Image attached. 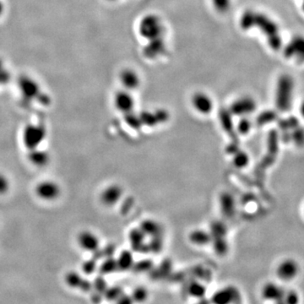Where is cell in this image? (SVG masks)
<instances>
[{
  "instance_id": "cell-1",
  "label": "cell",
  "mask_w": 304,
  "mask_h": 304,
  "mask_svg": "<svg viewBox=\"0 0 304 304\" xmlns=\"http://www.w3.org/2000/svg\"><path fill=\"white\" fill-rule=\"evenodd\" d=\"M294 90V81L288 74H282L279 77L275 103L279 112H286L290 110L292 103V95Z\"/></svg>"
},
{
  "instance_id": "cell-2",
  "label": "cell",
  "mask_w": 304,
  "mask_h": 304,
  "mask_svg": "<svg viewBox=\"0 0 304 304\" xmlns=\"http://www.w3.org/2000/svg\"><path fill=\"white\" fill-rule=\"evenodd\" d=\"M47 137V129L40 125H26L22 132V143L27 151L41 147Z\"/></svg>"
},
{
  "instance_id": "cell-3",
  "label": "cell",
  "mask_w": 304,
  "mask_h": 304,
  "mask_svg": "<svg viewBox=\"0 0 304 304\" xmlns=\"http://www.w3.org/2000/svg\"><path fill=\"white\" fill-rule=\"evenodd\" d=\"M140 34L147 40L161 37L163 34V26L161 19L156 15H147L141 19L139 26Z\"/></svg>"
},
{
  "instance_id": "cell-4",
  "label": "cell",
  "mask_w": 304,
  "mask_h": 304,
  "mask_svg": "<svg viewBox=\"0 0 304 304\" xmlns=\"http://www.w3.org/2000/svg\"><path fill=\"white\" fill-rule=\"evenodd\" d=\"M279 136L278 132L275 129H272L269 132L268 139H267V151L266 157L263 158L258 167H256V172L258 175H261L265 173L268 167H270L275 162L276 157L278 155L279 151Z\"/></svg>"
},
{
  "instance_id": "cell-5",
  "label": "cell",
  "mask_w": 304,
  "mask_h": 304,
  "mask_svg": "<svg viewBox=\"0 0 304 304\" xmlns=\"http://www.w3.org/2000/svg\"><path fill=\"white\" fill-rule=\"evenodd\" d=\"M35 195L39 199L45 202H54L61 196L62 189L58 182L54 180L40 181L35 186Z\"/></svg>"
},
{
  "instance_id": "cell-6",
  "label": "cell",
  "mask_w": 304,
  "mask_h": 304,
  "mask_svg": "<svg viewBox=\"0 0 304 304\" xmlns=\"http://www.w3.org/2000/svg\"><path fill=\"white\" fill-rule=\"evenodd\" d=\"M76 241L80 250L87 253H96L101 248L99 237L92 231H81L77 235Z\"/></svg>"
},
{
  "instance_id": "cell-7",
  "label": "cell",
  "mask_w": 304,
  "mask_h": 304,
  "mask_svg": "<svg viewBox=\"0 0 304 304\" xmlns=\"http://www.w3.org/2000/svg\"><path fill=\"white\" fill-rule=\"evenodd\" d=\"M256 107L255 100L250 96H243L232 103L229 111L232 116L243 117L253 113Z\"/></svg>"
},
{
  "instance_id": "cell-8",
  "label": "cell",
  "mask_w": 304,
  "mask_h": 304,
  "mask_svg": "<svg viewBox=\"0 0 304 304\" xmlns=\"http://www.w3.org/2000/svg\"><path fill=\"white\" fill-rule=\"evenodd\" d=\"M254 27L259 28L263 32V34L266 35V38H269L273 36L280 34L278 25L265 14L255 12Z\"/></svg>"
},
{
  "instance_id": "cell-9",
  "label": "cell",
  "mask_w": 304,
  "mask_h": 304,
  "mask_svg": "<svg viewBox=\"0 0 304 304\" xmlns=\"http://www.w3.org/2000/svg\"><path fill=\"white\" fill-rule=\"evenodd\" d=\"M124 191L119 184H110L103 189L100 195V200L107 207H112L122 199Z\"/></svg>"
},
{
  "instance_id": "cell-10",
  "label": "cell",
  "mask_w": 304,
  "mask_h": 304,
  "mask_svg": "<svg viewBox=\"0 0 304 304\" xmlns=\"http://www.w3.org/2000/svg\"><path fill=\"white\" fill-rule=\"evenodd\" d=\"M19 91L25 99L31 101L41 95L38 84L28 76H21L18 80Z\"/></svg>"
},
{
  "instance_id": "cell-11",
  "label": "cell",
  "mask_w": 304,
  "mask_h": 304,
  "mask_svg": "<svg viewBox=\"0 0 304 304\" xmlns=\"http://www.w3.org/2000/svg\"><path fill=\"white\" fill-rule=\"evenodd\" d=\"M240 294L234 286H227L215 291L212 298V303L215 304H228L240 302Z\"/></svg>"
},
{
  "instance_id": "cell-12",
  "label": "cell",
  "mask_w": 304,
  "mask_h": 304,
  "mask_svg": "<svg viewBox=\"0 0 304 304\" xmlns=\"http://www.w3.org/2000/svg\"><path fill=\"white\" fill-rule=\"evenodd\" d=\"M64 282L71 288L80 289L82 291H91L92 282L82 277V275L77 271H69L64 276Z\"/></svg>"
},
{
  "instance_id": "cell-13",
  "label": "cell",
  "mask_w": 304,
  "mask_h": 304,
  "mask_svg": "<svg viewBox=\"0 0 304 304\" xmlns=\"http://www.w3.org/2000/svg\"><path fill=\"white\" fill-rule=\"evenodd\" d=\"M298 265L293 259H285L279 265L276 269V275L279 279L284 282H290L298 274Z\"/></svg>"
},
{
  "instance_id": "cell-14",
  "label": "cell",
  "mask_w": 304,
  "mask_h": 304,
  "mask_svg": "<svg viewBox=\"0 0 304 304\" xmlns=\"http://www.w3.org/2000/svg\"><path fill=\"white\" fill-rule=\"evenodd\" d=\"M218 116H219V121H220L222 129L228 134V136L232 140V141L238 142L237 134L235 125H234L233 119H232L233 116L231 113L229 109L223 108V107L220 109Z\"/></svg>"
},
{
  "instance_id": "cell-15",
  "label": "cell",
  "mask_w": 304,
  "mask_h": 304,
  "mask_svg": "<svg viewBox=\"0 0 304 304\" xmlns=\"http://www.w3.org/2000/svg\"><path fill=\"white\" fill-rule=\"evenodd\" d=\"M135 100L130 93L127 90H120L116 93L114 96V105L119 112L126 114L128 112H133L135 107Z\"/></svg>"
},
{
  "instance_id": "cell-16",
  "label": "cell",
  "mask_w": 304,
  "mask_h": 304,
  "mask_svg": "<svg viewBox=\"0 0 304 304\" xmlns=\"http://www.w3.org/2000/svg\"><path fill=\"white\" fill-rule=\"evenodd\" d=\"M192 105L196 111L203 114L207 115L213 110V101L211 96L203 92H196L192 97Z\"/></svg>"
},
{
  "instance_id": "cell-17",
  "label": "cell",
  "mask_w": 304,
  "mask_h": 304,
  "mask_svg": "<svg viewBox=\"0 0 304 304\" xmlns=\"http://www.w3.org/2000/svg\"><path fill=\"white\" fill-rule=\"evenodd\" d=\"M145 235L141 228H133L128 233V240L131 245L132 250L138 253H149V246L144 243Z\"/></svg>"
},
{
  "instance_id": "cell-18",
  "label": "cell",
  "mask_w": 304,
  "mask_h": 304,
  "mask_svg": "<svg viewBox=\"0 0 304 304\" xmlns=\"http://www.w3.org/2000/svg\"><path fill=\"white\" fill-rule=\"evenodd\" d=\"M220 211L224 217L230 219L236 214V200L229 192H222L219 197Z\"/></svg>"
},
{
  "instance_id": "cell-19",
  "label": "cell",
  "mask_w": 304,
  "mask_h": 304,
  "mask_svg": "<svg viewBox=\"0 0 304 304\" xmlns=\"http://www.w3.org/2000/svg\"><path fill=\"white\" fill-rule=\"evenodd\" d=\"M27 159L32 166L42 168V167H45L48 166L50 162L51 157H50V155L48 151L39 147L28 151Z\"/></svg>"
},
{
  "instance_id": "cell-20",
  "label": "cell",
  "mask_w": 304,
  "mask_h": 304,
  "mask_svg": "<svg viewBox=\"0 0 304 304\" xmlns=\"http://www.w3.org/2000/svg\"><path fill=\"white\" fill-rule=\"evenodd\" d=\"M285 291L283 289L276 285L275 283H267L263 286L261 295L262 298L267 301L276 302V303H283Z\"/></svg>"
},
{
  "instance_id": "cell-21",
  "label": "cell",
  "mask_w": 304,
  "mask_h": 304,
  "mask_svg": "<svg viewBox=\"0 0 304 304\" xmlns=\"http://www.w3.org/2000/svg\"><path fill=\"white\" fill-rule=\"evenodd\" d=\"M165 49L166 45L161 37L149 40L147 45L143 49V55L148 59H154L162 54Z\"/></svg>"
},
{
  "instance_id": "cell-22",
  "label": "cell",
  "mask_w": 304,
  "mask_h": 304,
  "mask_svg": "<svg viewBox=\"0 0 304 304\" xmlns=\"http://www.w3.org/2000/svg\"><path fill=\"white\" fill-rule=\"evenodd\" d=\"M119 80L125 90H133L137 89L141 85V79L137 73L131 69H125L119 74Z\"/></svg>"
},
{
  "instance_id": "cell-23",
  "label": "cell",
  "mask_w": 304,
  "mask_h": 304,
  "mask_svg": "<svg viewBox=\"0 0 304 304\" xmlns=\"http://www.w3.org/2000/svg\"><path fill=\"white\" fill-rule=\"evenodd\" d=\"M304 42L301 36H296L286 46L284 49V55L286 58H290L293 57H300L304 58Z\"/></svg>"
},
{
  "instance_id": "cell-24",
  "label": "cell",
  "mask_w": 304,
  "mask_h": 304,
  "mask_svg": "<svg viewBox=\"0 0 304 304\" xmlns=\"http://www.w3.org/2000/svg\"><path fill=\"white\" fill-rule=\"evenodd\" d=\"M189 240L196 246L205 247L212 242V236L208 231L196 229L189 233Z\"/></svg>"
},
{
  "instance_id": "cell-25",
  "label": "cell",
  "mask_w": 304,
  "mask_h": 304,
  "mask_svg": "<svg viewBox=\"0 0 304 304\" xmlns=\"http://www.w3.org/2000/svg\"><path fill=\"white\" fill-rule=\"evenodd\" d=\"M116 260L118 265V270H121V271H127L131 269L135 264L133 253L129 250L122 251Z\"/></svg>"
},
{
  "instance_id": "cell-26",
  "label": "cell",
  "mask_w": 304,
  "mask_h": 304,
  "mask_svg": "<svg viewBox=\"0 0 304 304\" xmlns=\"http://www.w3.org/2000/svg\"><path fill=\"white\" fill-rule=\"evenodd\" d=\"M139 228L144 232L145 236L150 237H155V236H160L162 235V231L160 224H158L157 221L151 220V219H146L143 221H141V225Z\"/></svg>"
},
{
  "instance_id": "cell-27",
  "label": "cell",
  "mask_w": 304,
  "mask_h": 304,
  "mask_svg": "<svg viewBox=\"0 0 304 304\" xmlns=\"http://www.w3.org/2000/svg\"><path fill=\"white\" fill-rule=\"evenodd\" d=\"M278 119V113L275 110L267 109L259 113L255 119V124L259 127L266 126V125L272 124L273 122L277 121Z\"/></svg>"
},
{
  "instance_id": "cell-28",
  "label": "cell",
  "mask_w": 304,
  "mask_h": 304,
  "mask_svg": "<svg viewBox=\"0 0 304 304\" xmlns=\"http://www.w3.org/2000/svg\"><path fill=\"white\" fill-rule=\"evenodd\" d=\"M212 248L215 253L218 256H225L229 251V244H228L227 237H214L212 238Z\"/></svg>"
},
{
  "instance_id": "cell-29",
  "label": "cell",
  "mask_w": 304,
  "mask_h": 304,
  "mask_svg": "<svg viewBox=\"0 0 304 304\" xmlns=\"http://www.w3.org/2000/svg\"><path fill=\"white\" fill-rule=\"evenodd\" d=\"M187 291H188V293L190 297L197 298V299H203L205 298L207 289H206V286L201 282L194 281V282L189 283Z\"/></svg>"
},
{
  "instance_id": "cell-30",
  "label": "cell",
  "mask_w": 304,
  "mask_h": 304,
  "mask_svg": "<svg viewBox=\"0 0 304 304\" xmlns=\"http://www.w3.org/2000/svg\"><path fill=\"white\" fill-rule=\"evenodd\" d=\"M100 273L102 275H110L118 270V265L116 258L113 256L105 257L102 264L98 266Z\"/></svg>"
},
{
  "instance_id": "cell-31",
  "label": "cell",
  "mask_w": 304,
  "mask_h": 304,
  "mask_svg": "<svg viewBox=\"0 0 304 304\" xmlns=\"http://www.w3.org/2000/svg\"><path fill=\"white\" fill-rule=\"evenodd\" d=\"M209 232L212 236V238L214 237H227L228 235V227L222 221H212L210 226Z\"/></svg>"
},
{
  "instance_id": "cell-32",
  "label": "cell",
  "mask_w": 304,
  "mask_h": 304,
  "mask_svg": "<svg viewBox=\"0 0 304 304\" xmlns=\"http://www.w3.org/2000/svg\"><path fill=\"white\" fill-rule=\"evenodd\" d=\"M250 162V157L249 154L245 151H238L232 155V164L237 169H243L249 166Z\"/></svg>"
},
{
  "instance_id": "cell-33",
  "label": "cell",
  "mask_w": 304,
  "mask_h": 304,
  "mask_svg": "<svg viewBox=\"0 0 304 304\" xmlns=\"http://www.w3.org/2000/svg\"><path fill=\"white\" fill-rule=\"evenodd\" d=\"M254 18H255V12L253 10H248L243 12L241 16L240 24L241 29L243 31H250L254 27Z\"/></svg>"
},
{
  "instance_id": "cell-34",
  "label": "cell",
  "mask_w": 304,
  "mask_h": 304,
  "mask_svg": "<svg viewBox=\"0 0 304 304\" xmlns=\"http://www.w3.org/2000/svg\"><path fill=\"white\" fill-rule=\"evenodd\" d=\"M277 122H278L279 128L283 132L293 130L294 128L299 126V120L294 116H291L286 119H280V120L277 119Z\"/></svg>"
},
{
  "instance_id": "cell-35",
  "label": "cell",
  "mask_w": 304,
  "mask_h": 304,
  "mask_svg": "<svg viewBox=\"0 0 304 304\" xmlns=\"http://www.w3.org/2000/svg\"><path fill=\"white\" fill-rule=\"evenodd\" d=\"M139 117L141 119V124L143 126L152 128V127H155V126L159 125L155 112L143 111L141 113H139Z\"/></svg>"
},
{
  "instance_id": "cell-36",
  "label": "cell",
  "mask_w": 304,
  "mask_h": 304,
  "mask_svg": "<svg viewBox=\"0 0 304 304\" xmlns=\"http://www.w3.org/2000/svg\"><path fill=\"white\" fill-rule=\"evenodd\" d=\"M252 121L247 118V116H243L241 118L237 125L235 126L236 132L237 135H247L250 134V132L252 129Z\"/></svg>"
},
{
  "instance_id": "cell-37",
  "label": "cell",
  "mask_w": 304,
  "mask_h": 304,
  "mask_svg": "<svg viewBox=\"0 0 304 304\" xmlns=\"http://www.w3.org/2000/svg\"><path fill=\"white\" fill-rule=\"evenodd\" d=\"M125 121L129 128H133L135 130H139L143 126L141 124V119L139 114L134 113L133 112H128L125 114Z\"/></svg>"
},
{
  "instance_id": "cell-38",
  "label": "cell",
  "mask_w": 304,
  "mask_h": 304,
  "mask_svg": "<svg viewBox=\"0 0 304 304\" xmlns=\"http://www.w3.org/2000/svg\"><path fill=\"white\" fill-rule=\"evenodd\" d=\"M154 268V263L151 259H143L135 262L132 269L139 273L151 272Z\"/></svg>"
},
{
  "instance_id": "cell-39",
  "label": "cell",
  "mask_w": 304,
  "mask_h": 304,
  "mask_svg": "<svg viewBox=\"0 0 304 304\" xmlns=\"http://www.w3.org/2000/svg\"><path fill=\"white\" fill-rule=\"evenodd\" d=\"M130 296L133 303H143L147 300L149 292L144 286H138L133 291Z\"/></svg>"
},
{
  "instance_id": "cell-40",
  "label": "cell",
  "mask_w": 304,
  "mask_h": 304,
  "mask_svg": "<svg viewBox=\"0 0 304 304\" xmlns=\"http://www.w3.org/2000/svg\"><path fill=\"white\" fill-rule=\"evenodd\" d=\"M150 252L154 253H158L162 250L163 247V241H162V235L155 236L151 237V242L148 243Z\"/></svg>"
},
{
  "instance_id": "cell-41",
  "label": "cell",
  "mask_w": 304,
  "mask_h": 304,
  "mask_svg": "<svg viewBox=\"0 0 304 304\" xmlns=\"http://www.w3.org/2000/svg\"><path fill=\"white\" fill-rule=\"evenodd\" d=\"M123 290L119 286H112V287H107L106 291H104L103 295L105 298L109 301H117L118 298L123 294Z\"/></svg>"
},
{
  "instance_id": "cell-42",
  "label": "cell",
  "mask_w": 304,
  "mask_h": 304,
  "mask_svg": "<svg viewBox=\"0 0 304 304\" xmlns=\"http://www.w3.org/2000/svg\"><path fill=\"white\" fill-rule=\"evenodd\" d=\"M291 141H293L295 144L298 146H302L304 144V129L300 126L291 130Z\"/></svg>"
},
{
  "instance_id": "cell-43",
  "label": "cell",
  "mask_w": 304,
  "mask_h": 304,
  "mask_svg": "<svg viewBox=\"0 0 304 304\" xmlns=\"http://www.w3.org/2000/svg\"><path fill=\"white\" fill-rule=\"evenodd\" d=\"M215 10L219 13H226L231 8V0H212Z\"/></svg>"
},
{
  "instance_id": "cell-44",
  "label": "cell",
  "mask_w": 304,
  "mask_h": 304,
  "mask_svg": "<svg viewBox=\"0 0 304 304\" xmlns=\"http://www.w3.org/2000/svg\"><path fill=\"white\" fill-rule=\"evenodd\" d=\"M98 269V266L96 264L95 259H87L82 265V270L86 275H91Z\"/></svg>"
},
{
  "instance_id": "cell-45",
  "label": "cell",
  "mask_w": 304,
  "mask_h": 304,
  "mask_svg": "<svg viewBox=\"0 0 304 304\" xmlns=\"http://www.w3.org/2000/svg\"><path fill=\"white\" fill-rule=\"evenodd\" d=\"M10 189V181L9 178L3 173H0V196H5Z\"/></svg>"
},
{
  "instance_id": "cell-46",
  "label": "cell",
  "mask_w": 304,
  "mask_h": 304,
  "mask_svg": "<svg viewBox=\"0 0 304 304\" xmlns=\"http://www.w3.org/2000/svg\"><path fill=\"white\" fill-rule=\"evenodd\" d=\"M92 288L97 292H101L102 294L104 293V291H106V289L107 288V286L106 281L104 280L103 276L96 279L95 282H92Z\"/></svg>"
},
{
  "instance_id": "cell-47",
  "label": "cell",
  "mask_w": 304,
  "mask_h": 304,
  "mask_svg": "<svg viewBox=\"0 0 304 304\" xmlns=\"http://www.w3.org/2000/svg\"><path fill=\"white\" fill-rule=\"evenodd\" d=\"M154 112L157 115V120H158L159 125L164 124V123L168 121V119H169V112H167L166 109L158 108L157 110H155Z\"/></svg>"
},
{
  "instance_id": "cell-48",
  "label": "cell",
  "mask_w": 304,
  "mask_h": 304,
  "mask_svg": "<svg viewBox=\"0 0 304 304\" xmlns=\"http://www.w3.org/2000/svg\"><path fill=\"white\" fill-rule=\"evenodd\" d=\"M299 301V298L297 292L291 291L284 294V298H283V303L288 304H297Z\"/></svg>"
},
{
  "instance_id": "cell-49",
  "label": "cell",
  "mask_w": 304,
  "mask_h": 304,
  "mask_svg": "<svg viewBox=\"0 0 304 304\" xmlns=\"http://www.w3.org/2000/svg\"><path fill=\"white\" fill-rule=\"evenodd\" d=\"M161 264L162 265L158 269V272H160L161 275H167L170 272V270L172 269V263L170 262V260H166Z\"/></svg>"
},
{
  "instance_id": "cell-50",
  "label": "cell",
  "mask_w": 304,
  "mask_h": 304,
  "mask_svg": "<svg viewBox=\"0 0 304 304\" xmlns=\"http://www.w3.org/2000/svg\"><path fill=\"white\" fill-rule=\"evenodd\" d=\"M238 150H240V148H239V145H238V142H236V141H232L230 144H228V146L226 147L227 153L228 155H231V156H232L233 154L236 153Z\"/></svg>"
},
{
  "instance_id": "cell-51",
  "label": "cell",
  "mask_w": 304,
  "mask_h": 304,
  "mask_svg": "<svg viewBox=\"0 0 304 304\" xmlns=\"http://www.w3.org/2000/svg\"><path fill=\"white\" fill-rule=\"evenodd\" d=\"M116 302L119 304H130L133 303V300H132L131 296H128L123 293Z\"/></svg>"
},
{
  "instance_id": "cell-52",
  "label": "cell",
  "mask_w": 304,
  "mask_h": 304,
  "mask_svg": "<svg viewBox=\"0 0 304 304\" xmlns=\"http://www.w3.org/2000/svg\"><path fill=\"white\" fill-rule=\"evenodd\" d=\"M8 80V73L3 70L2 64L0 63V84L4 83Z\"/></svg>"
},
{
  "instance_id": "cell-53",
  "label": "cell",
  "mask_w": 304,
  "mask_h": 304,
  "mask_svg": "<svg viewBox=\"0 0 304 304\" xmlns=\"http://www.w3.org/2000/svg\"><path fill=\"white\" fill-rule=\"evenodd\" d=\"M3 10H4V5H3V2L0 0V16H2V14L3 13Z\"/></svg>"
},
{
  "instance_id": "cell-54",
  "label": "cell",
  "mask_w": 304,
  "mask_h": 304,
  "mask_svg": "<svg viewBox=\"0 0 304 304\" xmlns=\"http://www.w3.org/2000/svg\"><path fill=\"white\" fill-rule=\"evenodd\" d=\"M108 1H116V0H108Z\"/></svg>"
}]
</instances>
